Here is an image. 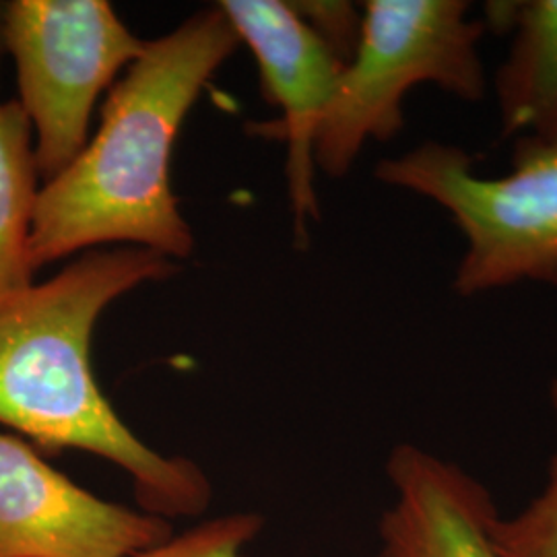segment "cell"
Here are the masks:
<instances>
[{"label":"cell","instance_id":"cell-14","mask_svg":"<svg viewBox=\"0 0 557 557\" xmlns=\"http://www.w3.org/2000/svg\"><path fill=\"white\" fill-rule=\"evenodd\" d=\"M4 52V7H0V57Z\"/></svg>","mask_w":557,"mask_h":557},{"label":"cell","instance_id":"cell-15","mask_svg":"<svg viewBox=\"0 0 557 557\" xmlns=\"http://www.w3.org/2000/svg\"><path fill=\"white\" fill-rule=\"evenodd\" d=\"M549 397H552V407H554V411H556L557 416V380L552 382V388H549Z\"/></svg>","mask_w":557,"mask_h":557},{"label":"cell","instance_id":"cell-3","mask_svg":"<svg viewBox=\"0 0 557 557\" xmlns=\"http://www.w3.org/2000/svg\"><path fill=\"white\" fill-rule=\"evenodd\" d=\"M376 178L434 200L465 238L453 289L473 298L522 281L557 285V137H518L510 172L485 178L457 145L425 140Z\"/></svg>","mask_w":557,"mask_h":557},{"label":"cell","instance_id":"cell-5","mask_svg":"<svg viewBox=\"0 0 557 557\" xmlns=\"http://www.w3.org/2000/svg\"><path fill=\"white\" fill-rule=\"evenodd\" d=\"M145 46L106 0L4 4V50L15 59L20 103L36 133L44 184L77 160L101 91Z\"/></svg>","mask_w":557,"mask_h":557},{"label":"cell","instance_id":"cell-8","mask_svg":"<svg viewBox=\"0 0 557 557\" xmlns=\"http://www.w3.org/2000/svg\"><path fill=\"white\" fill-rule=\"evenodd\" d=\"M386 475L395 499L380 518L379 557H498L490 539L498 508L462 467L416 444H398Z\"/></svg>","mask_w":557,"mask_h":557},{"label":"cell","instance_id":"cell-4","mask_svg":"<svg viewBox=\"0 0 557 557\" xmlns=\"http://www.w3.org/2000/svg\"><path fill=\"white\" fill-rule=\"evenodd\" d=\"M485 23L462 0H368L356 57L320 120L314 165L343 178L368 140L395 139L411 89L432 83L458 100L485 98Z\"/></svg>","mask_w":557,"mask_h":557},{"label":"cell","instance_id":"cell-1","mask_svg":"<svg viewBox=\"0 0 557 557\" xmlns=\"http://www.w3.org/2000/svg\"><path fill=\"white\" fill-rule=\"evenodd\" d=\"M176 271L153 250L120 246L0 294V423L44 457L81 450L112 462L131 478L137 508L165 520L202 517L211 479L195 460L161 455L126 425L101 391L91 343L114 299Z\"/></svg>","mask_w":557,"mask_h":557},{"label":"cell","instance_id":"cell-6","mask_svg":"<svg viewBox=\"0 0 557 557\" xmlns=\"http://www.w3.org/2000/svg\"><path fill=\"white\" fill-rule=\"evenodd\" d=\"M172 533V520L96 496L0 432V557H133Z\"/></svg>","mask_w":557,"mask_h":557},{"label":"cell","instance_id":"cell-13","mask_svg":"<svg viewBox=\"0 0 557 557\" xmlns=\"http://www.w3.org/2000/svg\"><path fill=\"white\" fill-rule=\"evenodd\" d=\"M289 4L335 59L347 66L361 40L363 7L359 9L347 0H299Z\"/></svg>","mask_w":557,"mask_h":557},{"label":"cell","instance_id":"cell-10","mask_svg":"<svg viewBox=\"0 0 557 557\" xmlns=\"http://www.w3.org/2000/svg\"><path fill=\"white\" fill-rule=\"evenodd\" d=\"M38 178L32 122L20 101H0V294L34 283L29 238Z\"/></svg>","mask_w":557,"mask_h":557},{"label":"cell","instance_id":"cell-9","mask_svg":"<svg viewBox=\"0 0 557 557\" xmlns=\"http://www.w3.org/2000/svg\"><path fill=\"white\" fill-rule=\"evenodd\" d=\"M485 29L512 32L494 77L504 137H557V0L490 2Z\"/></svg>","mask_w":557,"mask_h":557},{"label":"cell","instance_id":"cell-2","mask_svg":"<svg viewBox=\"0 0 557 557\" xmlns=\"http://www.w3.org/2000/svg\"><path fill=\"white\" fill-rule=\"evenodd\" d=\"M239 38L220 7L147 41L101 110L100 128L38 193L29 238L34 271L103 244L188 259L195 236L170 170L180 126Z\"/></svg>","mask_w":557,"mask_h":557},{"label":"cell","instance_id":"cell-11","mask_svg":"<svg viewBox=\"0 0 557 557\" xmlns=\"http://www.w3.org/2000/svg\"><path fill=\"white\" fill-rule=\"evenodd\" d=\"M490 539L498 557H557V455L537 498L515 517L492 518Z\"/></svg>","mask_w":557,"mask_h":557},{"label":"cell","instance_id":"cell-7","mask_svg":"<svg viewBox=\"0 0 557 557\" xmlns=\"http://www.w3.org/2000/svg\"><path fill=\"white\" fill-rule=\"evenodd\" d=\"M218 7L259 62L264 100L283 112L271 128L287 143V193L296 238L306 242L308 223L319 220L314 139L345 64L299 20L289 2L223 0Z\"/></svg>","mask_w":557,"mask_h":557},{"label":"cell","instance_id":"cell-12","mask_svg":"<svg viewBox=\"0 0 557 557\" xmlns=\"http://www.w3.org/2000/svg\"><path fill=\"white\" fill-rule=\"evenodd\" d=\"M262 527L264 518L257 512H230L174 531L133 557H244Z\"/></svg>","mask_w":557,"mask_h":557}]
</instances>
